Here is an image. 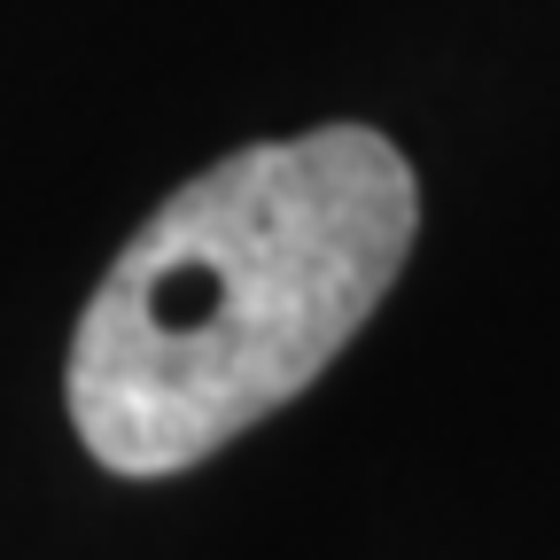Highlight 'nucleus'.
Listing matches in <instances>:
<instances>
[{
    "mask_svg": "<svg viewBox=\"0 0 560 560\" xmlns=\"http://www.w3.org/2000/svg\"><path fill=\"white\" fill-rule=\"evenodd\" d=\"M420 234L397 140L319 125L195 172L70 335V420L109 475H179L304 397Z\"/></svg>",
    "mask_w": 560,
    "mask_h": 560,
    "instance_id": "nucleus-1",
    "label": "nucleus"
}]
</instances>
